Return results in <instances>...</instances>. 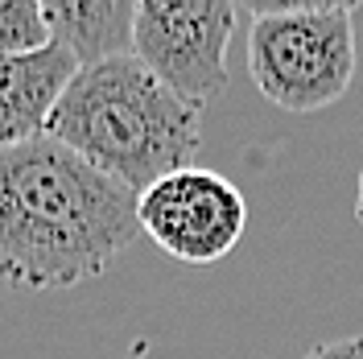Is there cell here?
Masks as SVG:
<instances>
[{
    "mask_svg": "<svg viewBox=\"0 0 363 359\" xmlns=\"http://www.w3.org/2000/svg\"><path fill=\"white\" fill-rule=\"evenodd\" d=\"M74 74L79 62L54 42L29 54L0 58V153L45 133L50 112Z\"/></svg>",
    "mask_w": 363,
    "mask_h": 359,
    "instance_id": "8992f818",
    "label": "cell"
},
{
    "mask_svg": "<svg viewBox=\"0 0 363 359\" xmlns=\"http://www.w3.org/2000/svg\"><path fill=\"white\" fill-rule=\"evenodd\" d=\"M136 219L165 256H174L178 265L206 269L240 244L248 227V202L223 174L190 165L153 182L136 199Z\"/></svg>",
    "mask_w": 363,
    "mask_h": 359,
    "instance_id": "5b68a950",
    "label": "cell"
},
{
    "mask_svg": "<svg viewBox=\"0 0 363 359\" xmlns=\"http://www.w3.org/2000/svg\"><path fill=\"white\" fill-rule=\"evenodd\" d=\"M50 45L45 13L38 0H0V58Z\"/></svg>",
    "mask_w": 363,
    "mask_h": 359,
    "instance_id": "ba28073f",
    "label": "cell"
},
{
    "mask_svg": "<svg viewBox=\"0 0 363 359\" xmlns=\"http://www.w3.org/2000/svg\"><path fill=\"white\" fill-rule=\"evenodd\" d=\"M355 219L363 223V170H359V199H355Z\"/></svg>",
    "mask_w": 363,
    "mask_h": 359,
    "instance_id": "30bf717a",
    "label": "cell"
},
{
    "mask_svg": "<svg viewBox=\"0 0 363 359\" xmlns=\"http://www.w3.org/2000/svg\"><path fill=\"white\" fill-rule=\"evenodd\" d=\"M306 359H363V335H347V338L318 343V347L306 351Z\"/></svg>",
    "mask_w": 363,
    "mask_h": 359,
    "instance_id": "9c48e42d",
    "label": "cell"
},
{
    "mask_svg": "<svg viewBox=\"0 0 363 359\" xmlns=\"http://www.w3.org/2000/svg\"><path fill=\"white\" fill-rule=\"evenodd\" d=\"M42 13L50 42L62 45L79 62V70L133 54V0H54V4H42Z\"/></svg>",
    "mask_w": 363,
    "mask_h": 359,
    "instance_id": "52a82bcc",
    "label": "cell"
},
{
    "mask_svg": "<svg viewBox=\"0 0 363 359\" xmlns=\"http://www.w3.org/2000/svg\"><path fill=\"white\" fill-rule=\"evenodd\" d=\"M235 33L231 0H140L133 54L182 104L203 112L227 87V45Z\"/></svg>",
    "mask_w": 363,
    "mask_h": 359,
    "instance_id": "277c9868",
    "label": "cell"
},
{
    "mask_svg": "<svg viewBox=\"0 0 363 359\" xmlns=\"http://www.w3.org/2000/svg\"><path fill=\"white\" fill-rule=\"evenodd\" d=\"M248 74L285 112H322L339 104L355 67V4H248Z\"/></svg>",
    "mask_w": 363,
    "mask_h": 359,
    "instance_id": "3957f363",
    "label": "cell"
},
{
    "mask_svg": "<svg viewBox=\"0 0 363 359\" xmlns=\"http://www.w3.org/2000/svg\"><path fill=\"white\" fill-rule=\"evenodd\" d=\"M140 236L136 194L50 133L0 153V281L70 289Z\"/></svg>",
    "mask_w": 363,
    "mask_h": 359,
    "instance_id": "6da1fadb",
    "label": "cell"
},
{
    "mask_svg": "<svg viewBox=\"0 0 363 359\" xmlns=\"http://www.w3.org/2000/svg\"><path fill=\"white\" fill-rule=\"evenodd\" d=\"M45 133L124 182L136 199L165 174L190 170L203 149L199 108L182 104L136 54L79 70Z\"/></svg>",
    "mask_w": 363,
    "mask_h": 359,
    "instance_id": "7a4b0ae2",
    "label": "cell"
}]
</instances>
